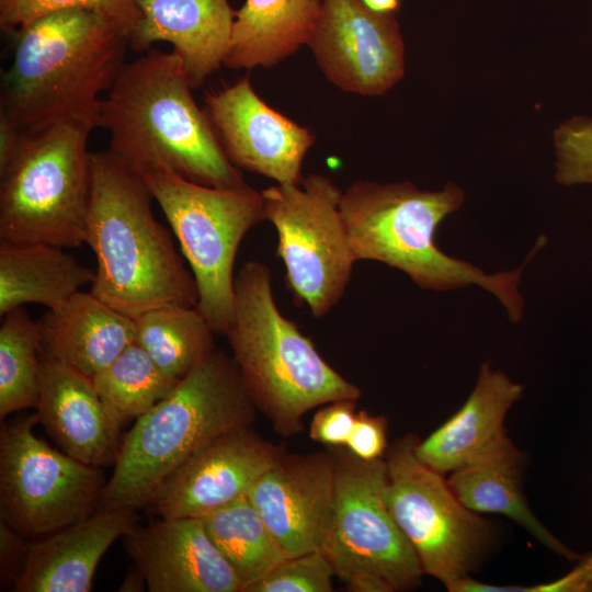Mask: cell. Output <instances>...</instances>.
I'll use <instances>...</instances> for the list:
<instances>
[{"mask_svg": "<svg viewBox=\"0 0 592 592\" xmlns=\"http://www.w3.org/2000/svg\"><path fill=\"white\" fill-rule=\"evenodd\" d=\"M283 453L251 425L232 429L174 470L146 506L158 517H198L248 496Z\"/></svg>", "mask_w": 592, "mask_h": 592, "instance_id": "9a60e30c", "label": "cell"}, {"mask_svg": "<svg viewBox=\"0 0 592 592\" xmlns=\"http://www.w3.org/2000/svg\"><path fill=\"white\" fill-rule=\"evenodd\" d=\"M25 536L0 519L1 588L14 585L26 561L30 543Z\"/></svg>", "mask_w": 592, "mask_h": 592, "instance_id": "e575fe53", "label": "cell"}, {"mask_svg": "<svg viewBox=\"0 0 592 592\" xmlns=\"http://www.w3.org/2000/svg\"><path fill=\"white\" fill-rule=\"evenodd\" d=\"M91 127L59 122L23 132L0 170V239L62 248L87 241Z\"/></svg>", "mask_w": 592, "mask_h": 592, "instance_id": "52a82bcc", "label": "cell"}, {"mask_svg": "<svg viewBox=\"0 0 592 592\" xmlns=\"http://www.w3.org/2000/svg\"><path fill=\"white\" fill-rule=\"evenodd\" d=\"M553 138L557 182L567 186L592 184V117L566 119Z\"/></svg>", "mask_w": 592, "mask_h": 592, "instance_id": "1f68e13d", "label": "cell"}, {"mask_svg": "<svg viewBox=\"0 0 592 592\" xmlns=\"http://www.w3.org/2000/svg\"><path fill=\"white\" fill-rule=\"evenodd\" d=\"M286 557L321 550L334 510L332 454H285L248 493Z\"/></svg>", "mask_w": 592, "mask_h": 592, "instance_id": "2e32d148", "label": "cell"}, {"mask_svg": "<svg viewBox=\"0 0 592 592\" xmlns=\"http://www.w3.org/2000/svg\"><path fill=\"white\" fill-rule=\"evenodd\" d=\"M202 521L241 582V592L286 558L248 496L203 516Z\"/></svg>", "mask_w": 592, "mask_h": 592, "instance_id": "4316f807", "label": "cell"}, {"mask_svg": "<svg viewBox=\"0 0 592 592\" xmlns=\"http://www.w3.org/2000/svg\"><path fill=\"white\" fill-rule=\"evenodd\" d=\"M255 412L236 361L215 349L123 435L96 510L146 509L174 470Z\"/></svg>", "mask_w": 592, "mask_h": 592, "instance_id": "5b68a950", "label": "cell"}, {"mask_svg": "<svg viewBox=\"0 0 592 592\" xmlns=\"http://www.w3.org/2000/svg\"><path fill=\"white\" fill-rule=\"evenodd\" d=\"M356 400L340 399L320 408L310 422L309 436L328 447L345 446L356 418Z\"/></svg>", "mask_w": 592, "mask_h": 592, "instance_id": "d6a6232c", "label": "cell"}, {"mask_svg": "<svg viewBox=\"0 0 592 592\" xmlns=\"http://www.w3.org/2000/svg\"><path fill=\"white\" fill-rule=\"evenodd\" d=\"M0 326V419L36 408L41 379L39 326L24 307L4 314Z\"/></svg>", "mask_w": 592, "mask_h": 592, "instance_id": "f1b7e54d", "label": "cell"}, {"mask_svg": "<svg viewBox=\"0 0 592 592\" xmlns=\"http://www.w3.org/2000/svg\"><path fill=\"white\" fill-rule=\"evenodd\" d=\"M164 213L194 276L197 310L225 335L235 306L234 265L244 235L265 220L262 191L214 187L171 172L141 175Z\"/></svg>", "mask_w": 592, "mask_h": 592, "instance_id": "ba28073f", "label": "cell"}, {"mask_svg": "<svg viewBox=\"0 0 592 592\" xmlns=\"http://www.w3.org/2000/svg\"><path fill=\"white\" fill-rule=\"evenodd\" d=\"M334 570L321 550L286 557L242 592H331Z\"/></svg>", "mask_w": 592, "mask_h": 592, "instance_id": "4dcf8cb0", "label": "cell"}, {"mask_svg": "<svg viewBox=\"0 0 592 592\" xmlns=\"http://www.w3.org/2000/svg\"><path fill=\"white\" fill-rule=\"evenodd\" d=\"M129 38L107 16L83 9L44 14L15 31L0 112L21 130L59 122L99 125L103 91L124 66Z\"/></svg>", "mask_w": 592, "mask_h": 592, "instance_id": "7a4b0ae2", "label": "cell"}, {"mask_svg": "<svg viewBox=\"0 0 592 592\" xmlns=\"http://www.w3.org/2000/svg\"><path fill=\"white\" fill-rule=\"evenodd\" d=\"M419 440L409 433L388 446L385 498L423 573L446 588L480 566L490 550L493 528L457 499L444 475L415 456Z\"/></svg>", "mask_w": 592, "mask_h": 592, "instance_id": "30bf717a", "label": "cell"}, {"mask_svg": "<svg viewBox=\"0 0 592 592\" xmlns=\"http://www.w3.org/2000/svg\"><path fill=\"white\" fill-rule=\"evenodd\" d=\"M345 447L363 460L385 458L388 448L387 419L365 410L358 411Z\"/></svg>", "mask_w": 592, "mask_h": 592, "instance_id": "836d02e7", "label": "cell"}, {"mask_svg": "<svg viewBox=\"0 0 592 592\" xmlns=\"http://www.w3.org/2000/svg\"><path fill=\"white\" fill-rule=\"evenodd\" d=\"M92 380L101 400L121 425L147 413L179 383L160 369L136 342Z\"/></svg>", "mask_w": 592, "mask_h": 592, "instance_id": "83f0119b", "label": "cell"}, {"mask_svg": "<svg viewBox=\"0 0 592 592\" xmlns=\"http://www.w3.org/2000/svg\"><path fill=\"white\" fill-rule=\"evenodd\" d=\"M94 277L95 271L79 263L62 247L1 240L0 315L26 304L55 309Z\"/></svg>", "mask_w": 592, "mask_h": 592, "instance_id": "d4e9b609", "label": "cell"}, {"mask_svg": "<svg viewBox=\"0 0 592 592\" xmlns=\"http://www.w3.org/2000/svg\"><path fill=\"white\" fill-rule=\"evenodd\" d=\"M137 2L141 21L129 42L130 48L147 52L157 42L172 44L193 89L224 65L236 14L228 0Z\"/></svg>", "mask_w": 592, "mask_h": 592, "instance_id": "ffe728a7", "label": "cell"}, {"mask_svg": "<svg viewBox=\"0 0 592 592\" xmlns=\"http://www.w3.org/2000/svg\"><path fill=\"white\" fill-rule=\"evenodd\" d=\"M145 588H147L146 579L140 569L134 565L129 568L125 580L118 590L124 592H140L144 591Z\"/></svg>", "mask_w": 592, "mask_h": 592, "instance_id": "74e56055", "label": "cell"}, {"mask_svg": "<svg viewBox=\"0 0 592 592\" xmlns=\"http://www.w3.org/2000/svg\"><path fill=\"white\" fill-rule=\"evenodd\" d=\"M149 592H241V582L202 519L159 517L124 537Z\"/></svg>", "mask_w": 592, "mask_h": 592, "instance_id": "e0dca14e", "label": "cell"}, {"mask_svg": "<svg viewBox=\"0 0 592 592\" xmlns=\"http://www.w3.org/2000/svg\"><path fill=\"white\" fill-rule=\"evenodd\" d=\"M37 322L42 353L91 378L135 342V320L91 292H77Z\"/></svg>", "mask_w": 592, "mask_h": 592, "instance_id": "7402d4cb", "label": "cell"}, {"mask_svg": "<svg viewBox=\"0 0 592 592\" xmlns=\"http://www.w3.org/2000/svg\"><path fill=\"white\" fill-rule=\"evenodd\" d=\"M322 0H246L236 11L224 66L272 67L295 54L318 21Z\"/></svg>", "mask_w": 592, "mask_h": 592, "instance_id": "cb8c5ba5", "label": "cell"}, {"mask_svg": "<svg viewBox=\"0 0 592 592\" xmlns=\"http://www.w3.org/2000/svg\"><path fill=\"white\" fill-rule=\"evenodd\" d=\"M574 569L578 572L581 592H592V555L581 560Z\"/></svg>", "mask_w": 592, "mask_h": 592, "instance_id": "f35d334b", "label": "cell"}, {"mask_svg": "<svg viewBox=\"0 0 592 592\" xmlns=\"http://www.w3.org/2000/svg\"><path fill=\"white\" fill-rule=\"evenodd\" d=\"M329 451L335 502L321 551L335 577L352 592L419 587L424 574L420 561L386 503V459L363 460L345 446Z\"/></svg>", "mask_w": 592, "mask_h": 592, "instance_id": "9c48e42d", "label": "cell"}, {"mask_svg": "<svg viewBox=\"0 0 592 592\" xmlns=\"http://www.w3.org/2000/svg\"><path fill=\"white\" fill-rule=\"evenodd\" d=\"M523 465V453L506 435L476 462L452 471L447 483L469 510L505 515L548 549L579 559L531 511L521 489Z\"/></svg>", "mask_w": 592, "mask_h": 592, "instance_id": "603a6c76", "label": "cell"}, {"mask_svg": "<svg viewBox=\"0 0 592 592\" xmlns=\"http://www.w3.org/2000/svg\"><path fill=\"white\" fill-rule=\"evenodd\" d=\"M183 62L149 49L125 62L101 99L98 127L109 151L139 175L171 172L214 187L247 184L193 95Z\"/></svg>", "mask_w": 592, "mask_h": 592, "instance_id": "6da1fadb", "label": "cell"}, {"mask_svg": "<svg viewBox=\"0 0 592 592\" xmlns=\"http://www.w3.org/2000/svg\"><path fill=\"white\" fill-rule=\"evenodd\" d=\"M465 201L448 182L442 190H420L409 181H356L342 191L340 212L355 261H378L405 272L420 288L448 291L478 285L493 294L517 322L524 303L519 291L522 266L488 274L449 257L434 241L441 221Z\"/></svg>", "mask_w": 592, "mask_h": 592, "instance_id": "277c9868", "label": "cell"}, {"mask_svg": "<svg viewBox=\"0 0 592 592\" xmlns=\"http://www.w3.org/2000/svg\"><path fill=\"white\" fill-rule=\"evenodd\" d=\"M137 510H95L82 521L31 542L14 592H89L105 551L138 524Z\"/></svg>", "mask_w": 592, "mask_h": 592, "instance_id": "d6986e66", "label": "cell"}, {"mask_svg": "<svg viewBox=\"0 0 592 592\" xmlns=\"http://www.w3.org/2000/svg\"><path fill=\"white\" fill-rule=\"evenodd\" d=\"M204 111L228 160L277 184H299L315 134L266 104L249 77L208 93Z\"/></svg>", "mask_w": 592, "mask_h": 592, "instance_id": "5bb4252c", "label": "cell"}, {"mask_svg": "<svg viewBox=\"0 0 592 592\" xmlns=\"http://www.w3.org/2000/svg\"><path fill=\"white\" fill-rule=\"evenodd\" d=\"M38 422L60 451L91 466H114L122 425L101 400L91 377L42 353Z\"/></svg>", "mask_w": 592, "mask_h": 592, "instance_id": "ac0fdd59", "label": "cell"}, {"mask_svg": "<svg viewBox=\"0 0 592 592\" xmlns=\"http://www.w3.org/2000/svg\"><path fill=\"white\" fill-rule=\"evenodd\" d=\"M307 46L327 80L344 92L382 95L405 75L395 13H376L362 0H322Z\"/></svg>", "mask_w": 592, "mask_h": 592, "instance_id": "4fadbf2b", "label": "cell"}, {"mask_svg": "<svg viewBox=\"0 0 592 592\" xmlns=\"http://www.w3.org/2000/svg\"><path fill=\"white\" fill-rule=\"evenodd\" d=\"M135 342L167 375L184 378L216 348L215 332L196 307L151 308L135 319Z\"/></svg>", "mask_w": 592, "mask_h": 592, "instance_id": "484cf974", "label": "cell"}, {"mask_svg": "<svg viewBox=\"0 0 592 592\" xmlns=\"http://www.w3.org/2000/svg\"><path fill=\"white\" fill-rule=\"evenodd\" d=\"M64 9L103 14L123 29L129 42L141 21L137 0H0V25L2 30L16 31L44 14Z\"/></svg>", "mask_w": 592, "mask_h": 592, "instance_id": "f546056e", "label": "cell"}, {"mask_svg": "<svg viewBox=\"0 0 592 592\" xmlns=\"http://www.w3.org/2000/svg\"><path fill=\"white\" fill-rule=\"evenodd\" d=\"M449 592H576L574 576L571 572L551 582L534 585H496L465 576L446 587Z\"/></svg>", "mask_w": 592, "mask_h": 592, "instance_id": "d590c367", "label": "cell"}, {"mask_svg": "<svg viewBox=\"0 0 592 592\" xmlns=\"http://www.w3.org/2000/svg\"><path fill=\"white\" fill-rule=\"evenodd\" d=\"M522 392L520 384L483 363L468 399L426 439L418 441L415 456L444 476L476 462L506 436L504 418Z\"/></svg>", "mask_w": 592, "mask_h": 592, "instance_id": "44dd1931", "label": "cell"}, {"mask_svg": "<svg viewBox=\"0 0 592 592\" xmlns=\"http://www.w3.org/2000/svg\"><path fill=\"white\" fill-rule=\"evenodd\" d=\"M23 136L21 130L5 114L0 112V170L13 158Z\"/></svg>", "mask_w": 592, "mask_h": 592, "instance_id": "8d00e7d4", "label": "cell"}, {"mask_svg": "<svg viewBox=\"0 0 592 592\" xmlns=\"http://www.w3.org/2000/svg\"><path fill=\"white\" fill-rule=\"evenodd\" d=\"M262 194L265 220L277 231L276 255L285 265L286 285L312 317L321 318L344 295L356 262L340 212L342 191L314 173Z\"/></svg>", "mask_w": 592, "mask_h": 592, "instance_id": "8fae6325", "label": "cell"}, {"mask_svg": "<svg viewBox=\"0 0 592 592\" xmlns=\"http://www.w3.org/2000/svg\"><path fill=\"white\" fill-rule=\"evenodd\" d=\"M37 413L0 429V519L25 537H42L94 513L106 483L84 464L37 437Z\"/></svg>", "mask_w": 592, "mask_h": 592, "instance_id": "7c38bea8", "label": "cell"}, {"mask_svg": "<svg viewBox=\"0 0 592 592\" xmlns=\"http://www.w3.org/2000/svg\"><path fill=\"white\" fill-rule=\"evenodd\" d=\"M138 173L107 151L91 152L87 241L96 257L91 293L135 319L163 305L196 307L198 292L170 231L155 217Z\"/></svg>", "mask_w": 592, "mask_h": 592, "instance_id": "3957f363", "label": "cell"}, {"mask_svg": "<svg viewBox=\"0 0 592 592\" xmlns=\"http://www.w3.org/2000/svg\"><path fill=\"white\" fill-rule=\"evenodd\" d=\"M362 2L376 13H395L400 8V0H362Z\"/></svg>", "mask_w": 592, "mask_h": 592, "instance_id": "ab89813d", "label": "cell"}, {"mask_svg": "<svg viewBox=\"0 0 592 592\" xmlns=\"http://www.w3.org/2000/svg\"><path fill=\"white\" fill-rule=\"evenodd\" d=\"M225 335L257 410L284 437L301 431L309 410L361 397L360 388L333 369L282 315L264 263L248 261L235 276L234 316Z\"/></svg>", "mask_w": 592, "mask_h": 592, "instance_id": "8992f818", "label": "cell"}]
</instances>
